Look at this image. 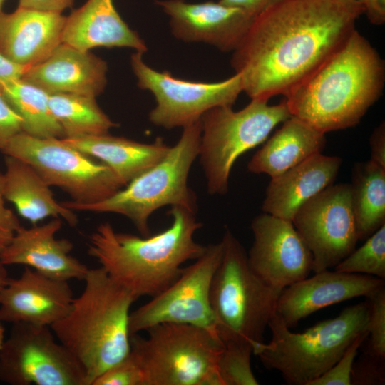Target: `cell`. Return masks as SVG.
<instances>
[{"label":"cell","instance_id":"obj_21","mask_svg":"<svg viewBox=\"0 0 385 385\" xmlns=\"http://www.w3.org/2000/svg\"><path fill=\"white\" fill-rule=\"evenodd\" d=\"M61 13L19 7L0 11V54L29 68L47 58L61 43Z\"/></svg>","mask_w":385,"mask_h":385},{"label":"cell","instance_id":"obj_36","mask_svg":"<svg viewBox=\"0 0 385 385\" xmlns=\"http://www.w3.org/2000/svg\"><path fill=\"white\" fill-rule=\"evenodd\" d=\"M23 132V121L0 90V151L16 135Z\"/></svg>","mask_w":385,"mask_h":385},{"label":"cell","instance_id":"obj_1","mask_svg":"<svg viewBox=\"0 0 385 385\" xmlns=\"http://www.w3.org/2000/svg\"><path fill=\"white\" fill-rule=\"evenodd\" d=\"M359 3L283 0L255 17L232 51L242 91L268 101L287 96L333 54L356 29Z\"/></svg>","mask_w":385,"mask_h":385},{"label":"cell","instance_id":"obj_12","mask_svg":"<svg viewBox=\"0 0 385 385\" xmlns=\"http://www.w3.org/2000/svg\"><path fill=\"white\" fill-rule=\"evenodd\" d=\"M0 381L10 385H87L86 373L50 327L14 323L0 349Z\"/></svg>","mask_w":385,"mask_h":385},{"label":"cell","instance_id":"obj_18","mask_svg":"<svg viewBox=\"0 0 385 385\" xmlns=\"http://www.w3.org/2000/svg\"><path fill=\"white\" fill-rule=\"evenodd\" d=\"M73 299L68 281L26 267L0 290V321L51 327L68 312Z\"/></svg>","mask_w":385,"mask_h":385},{"label":"cell","instance_id":"obj_39","mask_svg":"<svg viewBox=\"0 0 385 385\" xmlns=\"http://www.w3.org/2000/svg\"><path fill=\"white\" fill-rule=\"evenodd\" d=\"M369 160L385 168V124L382 122L371 133L369 139Z\"/></svg>","mask_w":385,"mask_h":385},{"label":"cell","instance_id":"obj_31","mask_svg":"<svg viewBox=\"0 0 385 385\" xmlns=\"http://www.w3.org/2000/svg\"><path fill=\"white\" fill-rule=\"evenodd\" d=\"M252 346L245 342H228L218 360L222 385H257L251 367Z\"/></svg>","mask_w":385,"mask_h":385},{"label":"cell","instance_id":"obj_46","mask_svg":"<svg viewBox=\"0 0 385 385\" xmlns=\"http://www.w3.org/2000/svg\"><path fill=\"white\" fill-rule=\"evenodd\" d=\"M5 0H0V11H1L2 6L4 3Z\"/></svg>","mask_w":385,"mask_h":385},{"label":"cell","instance_id":"obj_33","mask_svg":"<svg viewBox=\"0 0 385 385\" xmlns=\"http://www.w3.org/2000/svg\"><path fill=\"white\" fill-rule=\"evenodd\" d=\"M93 385H146V380L139 359L130 349L123 359L99 376Z\"/></svg>","mask_w":385,"mask_h":385},{"label":"cell","instance_id":"obj_26","mask_svg":"<svg viewBox=\"0 0 385 385\" xmlns=\"http://www.w3.org/2000/svg\"><path fill=\"white\" fill-rule=\"evenodd\" d=\"M325 145V133L291 115L253 155L247 170L267 174L272 178L322 153Z\"/></svg>","mask_w":385,"mask_h":385},{"label":"cell","instance_id":"obj_14","mask_svg":"<svg viewBox=\"0 0 385 385\" xmlns=\"http://www.w3.org/2000/svg\"><path fill=\"white\" fill-rule=\"evenodd\" d=\"M292 222L312 255V272L334 267L359 240L350 184L328 186L304 202Z\"/></svg>","mask_w":385,"mask_h":385},{"label":"cell","instance_id":"obj_43","mask_svg":"<svg viewBox=\"0 0 385 385\" xmlns=\"http://www.w3.org/2000/svg\"><path fill=\"white\" fill-rule=\"evenodd\" d=\"M9 278L6 265L0 260V290L6 285Z\"/></svg>","mask_w":385,"mask_h":385},{"label":"cell","instance_id":"obj_24","mask_svg":"<svg viewBox=\"0 0 385 385\" xmlns=\"http://www.w3.org/2000/svg\"><path fill=\"white\" fill-rule=\"evenodd\" d=\"M4 160V195L21 217L32 225L51 217L76 225L74 211L56 200L51 186L30 164L10 155H5Z\"/></svg>","mask_w":385,"mask_h":385},{"label":"cell","instance_id":"obj_35","mask_svg":"<svg viewBox=\"0 0 385 385\" xmlns=\"http://www.w3.org/2000/svg\"><path fill=\"white\" fill-rule=\"evenodd\" d=\"M384 361L385 359L365 353L364 357L354 363L351 374V384H384Z\"/></svg>","mask_w":385,"mask_h":385},{"label":"cell","instance_id":"obj_11","mask_svg":"<svg viewBox=\"0 0 385 385\" xmlns=\"http://www.w3.org/2000/svg\"><path fill=\"white\" fill-rule=\"evenodd\" d=\"M222 253V241L206 245L203 254L183 267L175 282L130 312V336L158 324L180 323L201 327L219 338L210 304V287Z\"/></svg>","mask_w":385,"mask_h":385},{"label":"cell","instance_id":"obj_27","mask_svg":"<svg viewBox=\"0 0 385 385\" xmlns=\"http://www.w3.org/2000/svg\"><path fill=\"white\" fill-rule=\"evenodd\" d=\"M349 184L359 240H364L385 224V168L371 160L356 163Z\"/></svg>","mask_w":385,"mask_h":385},{"label":"cell","instance_id":"obj_4","mask_svg":"<svg viewBox=\"0 0 385 385\" xmlns=\"http://www.w3.org/2000/svg\"><path fill=\"white\" fill-rule=\"evenodd\" d=\"M83 281L68 312L51 329L83 367L87 385H93L129 352L130 309L136 299L101 267L88 269Z\"/></svg>","mask_w":385,"mask_h":385},{"label":"cell","instance_id":"obj_44","mask_svg":"<svg viewBox=\"0 0 385 385\" xmlns=\"http://www.w3.org/2000/svg\"><path fill=\"white\" fill-rule=\"evenodd\" d=\"M2 323L3 322L0 321V349L5 340V328Z\"/></svg>","mask_w":385,"mask_h":385},{"label":"cell","instance_id":"obj_10","mask_svg":"<svg viewBox=\"0 0 385 385\" xmlns=\"http://www.w3.org/2000/svg\"><path fill=\"white\" fill-rule=\"evenodd\" d=\"M1 152L30 164L50 186L63 190L76 204L101 202L123 188L108 166L62 138H37L21 132Z\"/></svg>","mask_w":385,"mask_h":385},{"label":"cell","instance_id":"obj_16","mask_svg":"<svg viewBox=\"0 0 385 385\" xmlns=\"http://www.w3.org/2000/svg\"><path fill=\"white\" fill-rule=\"evenodd\" d=\"M155 4L169 16L171 33L176 38L207 43L222 51H234L254 20L243 10L219 1L157 0Z\"/></svg>","mask_w":385,"mask_h":385},{"label":"cell","instance_id":"obj_3","mask_svg":"<svg viewBox=\"0 0 385 385\" xmlns=\"http://www.w3.org/2000/svg\"><path fill=\"white\" fill-rule=\"evenodd\" d=\"M169 214L171 225L153 236L116 232L107 222L89 236V255L136 300L163 292L178 278L185 262L196 260L205 250L206 246L194 239L202 227L196 211L173 206Z\"/></svg>","mask_w":385,"mask_h":385},{"label":"cell","instance_id":"obj_34","mask_svg":"<svg viewBox=\"0 0 385 385\" xmlns=\"http://www.w3.org/2000/svg\"><path fill=\"white\" fill-rule=\"evenodd\" d=\"M368 337V332L359 335L348 346L340 359L326 372L309 385H351V374L358 349Z\"/></svg>","mask_w":385,"mask_h":385},{"label":"cell","instance_id":"obj_45","mask_svg":"<svg viewBox=\"0 0 385 385\" xmlns=\"http://www.w3.org/2000/svg\"><path fill=\"white\" fill-rule=\"evenodd\" d=\"M344 2H349V3H355L357 2L356 0H339Z\"/></svg>","mask_w":385,"mask_h":385},{"label":"cell","instance_id":"obj_23","mask_svg":"<svg viewBox=\"0 0 385 385\" xmlns=\"http://www.w3.org/2000/svg\"><path fill=\"white\" fill-rule=\"evenodd\" d=\"M61 41L83 51L98 46L127 47L142 53L148 50L120 17L113 0H88L66 17Z\"/></svg>","mask_w":385,"mask_h":385},{"label":"cell","instance_id":"obj_32","mask_svg":"<svg viewBox=\"0 0 385 385\" xmlns=\"http://www.w3.org/2000/svg\"><path fill=\"white\" fill-rule=\"evenodd\" d=\"M369 319L366 354L385 359V287L367 298Z\"/></svg>","mask_w":385,"mask_h":385},{"label":"cell","instance_id":"obj_30","mask_svg":"<svg viewBox=\"0 0 385 385\" xmlns=\"http://www.w3.org/2000/svg\"><path fill=\"white\" fill-rule=\"evenodd\" d=\"M334 268L337 272L366 274L385 279V224Z\"/></svg>","mask_w":385,"mask_h":385},{"label":"cell","instance_id":"obj_7","mask_svg":"<svg viewBox=\"0 0 385 385\" xmlns=\"http://www.w3.org/2000/svg\"><path fill=\"white\" fill-rule=\"evenodd\" d=\"M223 253L210 287V304L217 335L223 344L245 342L254 349L276 312L281 290L265 283L250 268L247 253L226 227Z\"/></svg>","mask_w":385,"mask_h":385},{"label":"cell","instance_id":"obj_29","mask_svg":"<svg viewBox=\"0 0 385 385\" xmlns=\"http://www.w3.org/2000/svg\"><path fill=\"white\" fill-rule=\"evenodd\" d=\"M49 107L63 131V138L108 133L118 124L98 106L96 97L76 93L49 95Z\"/></svg>","mask_w":385,"mask_h":385},{"label":"cell","instance_id":"obj_37","mask_svg":"<svg viewBox=\"0 0 385 385\" xmlns=\"http://www.w3.org/2000/svg\"><path fill=\"white\" fill-rule=\"evenodd\" d=\"M4 195V173L0 170V254L21 226L17 216L6 207Z\"/></svg>","mask_w":385,"mask_h":385},{"label":"cell","instance_id":"obj_42","mask_svg":"<svg viewBox=\"0 0 385 385\" xmlns=\"http://www.w3.org/2000/svg\"><path fill=\"white\" fill-rule=\"evenodd\" d=\"M27 68L11 62L0 54V78H20Z\"/></svg>","mask_w":385,"mask_h":385},{"label":"cell","instance_id":"obj_28","mask_svg":"<svg viewBox=\"0 0 385 385\" xmlns=\"http://www.w3.org/2000/svg\"><path fill=\"white\" fill-rule=\"evenodd\" d=\"M0 90L23 121V132L37 138H63L49 107V95L20 78H0Z\"/></svg>","mask_w":385,"mask_h":385},{"label":"cell","instance_id":"obj_5","mask_svg":"<svg viewBox=\"0 0 385 385\" xmlns=\"http://www.w3.org/2000/svg\"><path fill=\"white\" fill-rule=\"evenodd\" d=\"M368 319L366 301L295 333L275 312L268 324L270 342L258 344L253 354L265 368L279 371L287 384L309 385L329 369L359 335L368 332Z\"/></svg>","mask_w":385,"mask_h":385},{"label":"cell","instance_id":"obj_15","mask_svg":"<svg viewBox=\"0 0 385 385\" xmlns=\"http://www.w3.org/2000/svg\"><path fill=\"white\" fill-rule=\"evenodd\" d=\"M251 229L248 263L267 285L282 291L312 272V255L292 221L265 212L252 220Z\"/></svg>","mask_w":385,"mask_h":385},{"label":"cell","instance_id":"obj_19","mask_svg":"<svg viewBox=\"0 0 385 385\" xmlns=\"http://www.w3.org/2000/svg\"><path fill=\"white\" fill-rule=\"evenodd\" d=\"M61 227L58 217L31 227L21 225L1 252V262L5 265H23L58 279L83 280L89 268L71 255V242L56 238Z\"/></svg>","mask_w":385,"mask_h":385},{"label":"cell","instance_id":"obj_2","mask_svg":"<svg viewBox=\"0 0 385 385\" xmlns=\"http://www.w3.org/2000/svg\"><path fill=\"white\" fill-rule=\"evenodd\" d=\"M384 63L354 29L284 100L291 115L326 133L354 127L381 96Z\"/></svg>","mask_w":385,"mask_h":385},{"label":"cell","instance_id":"obj_22","mask_svg":"<svg viewBox=\"0 0 385 385\" xmlns=\"http://www.w3.org/2000/svg\"><path fill=\"white\" fill-rule=\"evenodd\" d=\"M342 162L339 157L320 153L272 178L262 202L263 212L292 221L304 202L333 184Z\"/></svg>","mask_w":385,"mask_h":385},{"label":"cell","instance_id":"obj_25","mask_svg":"<svg viewBox=\"0 0 385 385\" xmlns=\"http://www.w3.org/2000/svg\"><path fill=\"white\" fill-rule=\"evenodd\" d=\"M62 140L108 166L123 187L159 163L170 148L160 137L151 143H140L108 133Z\"/></svg>","mask_w":385,"mask_h":385},{"label":"cell","instance_id":"obj_41","mask_svg":"<svg viewBox=\"0 0 385 385\" xmlns=\"http://www.w3.org/2000/svg\"><path fill=\"white\" fill-rule=\"evenodd\" d=\"M361 6L364 14L374 25H382L385 22V0H356Z\"/></svg>","mask_w":385,"mask_h":385},{"label":"cell","instance_id":"obj_40","mask_svg":"<svg viewBox=\"0 0 385 385\" xmlns=\"http://www.w3.org/2000/svg\"><path fill=\"white\" fill-rule=\"evenodd\" d=\"M74 0H19V6L44 11L61 13L70 7Z\"/></svg>","mask_w":385,"mask_h":385},{"label":"cell","instance_id":"obj_38","mask_svg":"<svg viewBox=\"0 0 385 385\" xmlns=\"http://www.w3.org/2000/svg\"><path fill=\"white\" fill-rule=\"evenodd\" d=\"M283 0H220L227 6L240 9L254 19Z\"/></svg>","mask_w":385,"mask_h":385},{"label":"cell","instance_id":"obj_9","mask_svg":"<svg viewBox=\"0 0 385 385\" xmlns=\"http://www.w3.org/2000/svg\"><path fill=\"white\" fill-rule=\"evenodd\" d=\"M291 116L284 100L277 105L251 100L240 111L220 106L201 117L200 157L210 195L228 191L229 178L236 160L263 143L272 130Z\"/></svg>","mask_w":385,"mask_h":385},{"label":"cell","instance_id":"obj_8","mask_svg":"<svg viewBox=\"0 0 385 385\" xmlns=\"http://www.w3.org/2000/svg\"><path fill=\"white\" fill-rule=\"evenodd\" d=\"M147 332V337L130 336L146 385H222L218 360L224 344L219 338L180 323L158 324Z\"/></svg>","mask_w":385,"mask_h":385},{"label":"cell","instance_id":"obj_20","mask_svg":"<svg viewBox=\"0 0 385 385\" xmlns=\"http://www.w3.org/2000/svg\"><path fill=\"white\" fill-rule=\"evenodd\" d=\"M107 63L89 51L61 43L47 58L29 67L21 78L47 92L96 97L104 90Z\"/></svg>","mask_w":385,"mask_h":385},{"label":"cell","instance_id":"obj_6","mask_svg":"<svg viewBox=\"0 0 385 385\" xmlns=\"http://www.w3.org/2000/svg\"><path fill=\"white\" fill-rule=\"evenodd\" d=\"M174 146L159 163L135 177L109 197L93 204L61 202L73 211L115 213L128 218L143 237L150 235L149 218L159 208L180 206L197 211L196 197L189 188L190 168L198 157L200 120L184 127Z\"/></svg>","mask_w":385,"mask_h":385},{"label":"cell","instance_id":"obj_17","mask_svg":"<svg viewBox=\"0 0 385 385\" xmlns=\"http://www.w3.org/2000/svg\"><path fill=\"white\" fill-rule=\"evenodd\" d=\"M384 285V279L374 276L327 270L282 289L276 314L287 327L294 328L321 309L359 297L369 298Z\"/></svg>","mask_w":385,"mask_h":385},{"label":"cell","instance_id":"obj_13","mask_svg":"<svg viewBox=\"0 0 385 385\" xmlns=\"http://www.w3.org/2000/svg\"><path fill=\"white\" fill-rule=\"evenodd\" d=\"M140 52L130 57V65L140 88L150 91L156 105L149 113L155 125L165 129L186 127L200 120L208 110L220 106H232L242 91L241 76L235 73L219 82H201L178 78L168 71L148 66Z\"/></svg>","mask_w":385,"mask_h":385}]
</instances>
